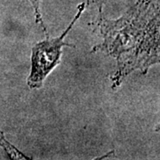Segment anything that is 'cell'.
Segmentation results:
<instances>
[{"instance_id": "3", "label": "cell", "mask_w": 160, "mask_h": 160, "mask_svg": "<svg viewBox=\"0 0 160 160\" xmlns=\"http://www.w3.org/2000/svg\"><path fill=\"white\" fill-rule=\"evenodd\" d=\"M29 2L31 3V5L33 6V8H34V12H35V17H36V22L38 23V24H39L40 26L43 28V30H44V32H45V34H46V38H49V36H48V31H47V29H46V25H45V23L43 22V18H42V15H41V12H40V1L41 0H29Z\"/></svg>"}, {"instance_id": "2", "label": "cell", "mask_w": 160, "mask_h": 160, "mask_svg": "<svg viewBox=\"0 0 160 160\" xmlns=\"http://www.w3.org/2000/svg\"><path fill=\"white\" fill-rule=\"evenodd\" d=\"M85 8L86 3H82L78 6V12L73 21L59 38L51 39L46 38V40L38 42L33 46L31 54V71L27 81L30 89H38L42 87L46 77L60 63L64 46L76 47L73 44L64 42V38L79 19Z\"/></svg>"}, {"instance_id": "4", "label": "cell", "mask_w": 160, "mask_h": 160, "mask_svg": "<svg viewBox=\"0 0 160 160\" xmlns=\"http://www.w3.org/2000/svg\"><path fill=\"white\" fill-rule=\"evenodd\" d=\"M116 0H86V6H95L98 8V11L102 10V7L106 4H108L109 2H113Z\"/></svg>"}, {"instance_id": "1", "label": "cell", "mask_w": 160, "mask_h": 160, "mask_svg": "<svg viewBox=\"0 0 160 160\" xmlns=\"http://www.w3.org/2000/svg\"><path fill=\"white\" fill-rule=\"evenodd\" d=\"M96 26L102 42L91 52H102L117 60V69L110 76L116 90L135 70L147 74L160 62L159 6L152 0H138L118 19L104 17L98 11Z\"/></svg>"}]
</instances>
